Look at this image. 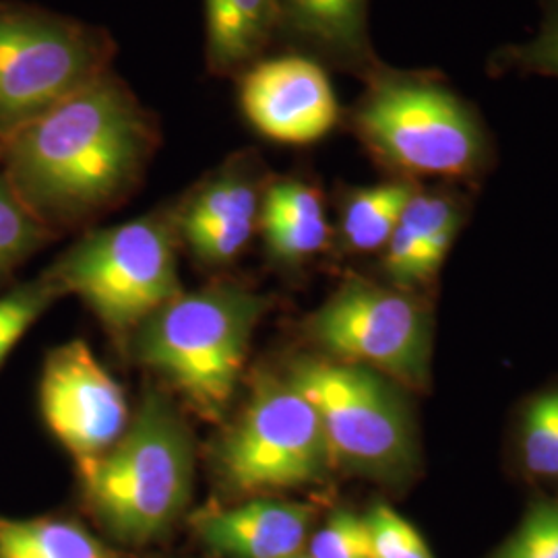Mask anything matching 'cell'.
<instances>
[{"label":"cell","instance_id":"cell-1","mask_svg":"<svg viewBox=\"0 0 558 558\" xmlns=\"http://www.w3.org/2000/svg\"><path fill=\"white\" fill-rule=\"evenodd\" d=\"M158 147V117L110 71L4 141L0 170L57 239L129 199Z\"/></svg>","mask_w":558,"mask_h":558},{"label":"cell","instance_id":"cell-2","mask_svg":"<svg viewBox=\"0 0 558 558\" xmlns=\"http://www.w3.org/2000/svg\"><path fill=\"white\" fill-rule=\"evenodd\" d=\"M343 124L398 179H474L493 160V140L478 108L437 71L383 64L343 110Z\"/></svg>","mask_w":558,"mask_h":558},{"label":"cell","instance_id":"cell-3","mask_svg":"<svg viewBox=\"0 0 558 558\" xmlns=\"http://www.w3.org/2000/svg\"><path fill=\"white\" fill-rule=\"evenodd\" d=\"M81 497L104 532L140 548L163 538L186 511L195 442L174 403L149 389L119 442L80 470Z\"/></svg>","mask_w":558,"mask_h":558},{"label":"cell","instance_id":"cell-4","mask_svg":"<svg viewBox=\"0 0 558 558\" xmlns=\"http://www.w3.org/2000/svg\"><path fill=\"white\" fill-rule=\"evenodd\" d=\"M265 311L259 294L218 283L170 300L126 343L135 362L170 383L201 418L220 422Z\"/></svg>","mask_w":558,"mask_h":558},{"label":"cell","instance_id":"cell-5","mask_svg":"<svg viewBox=\"0 0 558 558\" xmlns=\"http://www.w3.org/2000/svg\"><path fill=\"white\" fill-rule=\"evenodd\" d=\"M179 226L174 211L87 230L44 274L64 296H80L124 341L184 290L179 278Z\"/></svg>","mask_w":558,"mask_h":558},{"label":"cell","instance_id":"cell-6","mask_svg":"<svg viewBox=\"0 0 558 558\" xmlns=\"http://www.w3.org/2000/svg\"><path fill=\"white\" fill-rule=\"evenodd\" d=\"M117 52L104 27L0 0V149L25 124L110 73Z\"/></svg>","mask_w":558,"mask_h":558},{"label":"cell","instance_id":"cell-7","mask_svg":"<svg viewBox=\"0 0 558 558\" xmlns=\"http://www.w3.org/2000/svg\"><path fill=\"white\" fill-rule=\"evenodd\" d=\"M286 379L317 410L336 465L385 484L412 476L416 433L391 379L333 359L296 360Z\"/></svg>","mask_w":558,"mask_h":558},{"label":"cell","instance_id":"cell-8","mask_svg":"<svg viewBox=\"0 0 558 558\" xmlns=\"http://www.w3.org/2000/svg\"><path fill=\"white\" fill-rule=\"evenodd\" d=\"M221 486L240 497L325 482L336 468L313 403L288 379L259 373L239 418L211 451Z\"/></svg>","mask_w":558,"mask_h":558},{"label":"cell","instance_id":"cell-9","mask_svg":"<svg viewBox=\"0 0 558 558\" xmlns=\"http://www.w3.org/2000/svg\"><path fill=\"white\" fill-rule=\"evenodd\" d=\"M306 331L329 359L422 387L428 380L430 329L424 311L403 292L348 278L308 319Z\"/></svg>","mask_w":558,"mask_h":558},{"label":"cell","instance_id":"cell-10","mask_svg":"<svg viewBox=\"0 0 558 558\" xmlns=\"http://www.w3.org/2000/svg\"><path fill=\"white\" fill-rule=\"evenodd\" d=\"M40 414L77 472L108 453L129 428L126 396L83 339L52 348L41 366Z\"/></svg>","mask_w":558,"mask_h":558},{"label":"cell","instance_id":"cell-11","mask_svg":"<svg viewBox=\"0 0 558 558\" xmlns=\"http://www.w3.org/2000/svg\"><path fill=\"white\" fill-rule=\"evenodd\" d=\"M236 81L240 110L265 140L304 147L343 122L327 69L304 54L265 57Z\"/></svg>","mask_w":558,"mask_h":558},{"label":"cell","instance_id":"cell-12","mask_svg":"<svg viewBox=\"0 0 558 558\" xmlns=\"http://www.w3.org/2000/svg\"><path fill=\"white\" fill-rule=\"evenodd\" d=\"M255 149L221 163L177 207L180 244L203 267H226L246 251L259 230L260 203L269 182Z\"/></svg>","mask_w":558,"mask_h":558},{"label":"cell","instance_id":"cell-13","mask_svg":"<svg viewBox=\"0 0 558 558\" xmlns=\"http://www.w3.org/2000/svg\"><path fill=\"white\" fill-rule=\"evenodd\" d=\"M276 41L290 52L359 77L385 64L368 29V0H274Z\"/></svg>","mask_w":558,"mask_h":558},{"label":"cell","instance_id":"cell-14","mask_svg":"<svg viewBox=\"0 0 558 558\" xmlns=\"http://www.w3.org/2000/svg\"><path fill=\"white\" fill-rule=\"evenodd\" d=\"M313 519L311 505L255 497L236 507H203L191 527L214 557L290 558L306 544Z\"/></svg>","mask_w":558,"mask_h":558},{"label":"cell","instance_id":"cell-15","mask_svg":"<svg viewBox=\"0 0 558 558\" xmlns=\"http://www.w3.org/2000/svg\"><path fill=\"white\" fill-rule=\"evenodd\" d=\"M463 223L456 195L420 191L408 203L383 248V271L398 288L422 286L439 274Z\"/></svg>","mask_w":558,"mask_h":558},{"label":"cell","instance_id":"cell-16","mask_svg":"<svg viewBox=\"0 0 558 558\" xmlns=\"http://www.w3.org/2000/svg\"><path fill=\"white\" fill-rule=\"evenodd\" d=\"M259 232L278 265L299 267L317 257L331 240L319 186L302 177H271L260 203Z\"/></svg>","mask_w":558,"mask_h":558},{"label":"cell","instance_id":"cell-17","mask_svg":"<svg viewBox=\"0 0 558 558\" xmlns=\"http://www.w3.org/2000/svg\"><path fill=\"white\" fill-rule=\"evenodd\" d=\"M274 44V0H205V62L211 77L239 80Z\"/></svg>","mask_w":558,"mask_h":558},{"label":"cell","instance_id":"cell-18","mask_svg":"<svg viewBox=\"0 0 558 558\" xmlns=\"http://www.w3.org/2000/svg\"><path fill=\"white\" fill-rule=\"evenodd\" d=\"M418 193L410 179H391L352 189L339 209V239L350 253H377L387 246L408 203Z\"/></svg>","mask_w":558,"mask_h":558},{"label":"cell","instance_id":"cell-19","mask_svg":"<svg viewBox=\"0 0 558 558\" xmlns=\"http://www.w3.org/2000/svg\"><path fill=\"white\" fill-rule=\"evenodd\" d=\"M0 558H141L69 518H0Z\"/></svg>","mask_w":558,"mask_h":558},{"label":"cell","instance_id":"cell-20","mask_svg":"<svg viewBox=\"0 0 558 558\" xmlns=\"http://www.w3.org/2000/svg\"><path fill=\"white\" fill-rule=\"evenodd\" d=\"M52 240L0 170V294L11 288L21 265Z\"/></svg>","mask_w":558,"mask_h":558},{"label":"cell","instance_id":"cell-21","mask_svg":"<svg viewBox=\"0 0 558 558\" xmlns=\"http://www.w3.org/2000/svg\"><path fill=\"white\" fill-rule=\"evenodd\" d=\"M60 299H64V292L46 274L15 283L0 294V368L27 331Z\"/></svg>","mask_w":558,"mask_h":558},{"label":"cell","instance_id":"cell-22","mask_svg":"<svg viewBox=\"0 0 558 558\" xmlns=\"http://www.w3.org/2000/svg\"><path fill=\"white\" fill-rule=\"evenodd\" d=\"M538 34L523 44H509L488 59V75L527 73L558 80V0H539Z\"/></svg>","mask_w":558,"mask_h":558},{"label":"cell","instance_id":"cell-23","mask_svg":"<svg viewBox=\"0 0 558 558\" xmlns=\"http://www.w3.org/2000/svg\"><path fill=\"white\" fill-rule=\"evenodd\" d=\"M521 451L525 468L542 478H558V391L534 399L525 412Z\"/></svg>","mask_w":558,"mask_h":558},{"label":"cell","instance_id":"cell-24","mask_svg":"<svg viewBox=\"0 0 558 558\" xmlns=\"http://www.w3.org/2000/svg\"><path fill=\"white\" fill-rule=\"evenodd\" d=\"M371 558H437L418 530L385 502H377L364 515Z\"/></svg>","mask_w":558,"mask_h":558},{"label":"cell","instance_id":"cell-25","mask_svg":"<svg viewBox=\"0 0 558 558\" xmlns=\"http://www.w3.org/2000/svg\"><path fill=\"white\" fill-rule=\"evenodd\" d=\"M490 558H558V500H539Z\"/></svg>","mask_w":558,"mask_h":558},{"label":"cell","instance_id":"cell-26","mask_svg":"<svg viewBox=\"0 0 558 558\" xmlns=\"http://www.w3.org/2000/svg\"><path fill=\"white\" fill-rule=\"evenodd\" d=\"M311 558H371L364 515L339 509L315 532L308 544Z\"/></svg>","mask_w":558,"mask_h":558},{"label":"cell","instance_id":"cell-27","mask_svg":"<svg viewBox=\"0 0 558 558\" xmlns=\"http://www.w3.org/2000/svg\"><path fill=\"white\" fill-rule=\"evenodd\" d=\"M290 558H311V557H308V555H306V557H302V555H294V557H290Z\"/></svg>","mask_w":558,"mask_h":558}]
</instances>
